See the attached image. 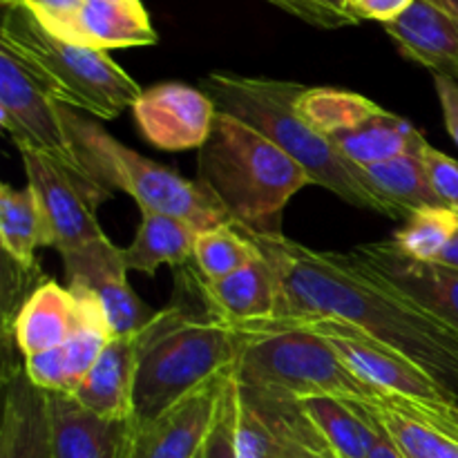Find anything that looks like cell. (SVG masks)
<instances>
[{"mask_svg":"<svg viewBox=\"0 0 458 458\" xmlns=\"http://www.w3.org/2000/svg\"><path fill=\"white\" fill-rule=\"evenodd\" d=\"M244 233L277 276L280 302L276 318L267 322H349L416 362L450 394L452 401H458V331L454 327L405 295L358 273L344 262L343 253L309 249L286 235Z\"/></svg>","mask_w":458,"mask_h":458,"instance_id":"1","label":"cell"},{"mask_svg":"<svg viewBox=\"0 0 458 458\" xmlns=\"http://www.w3.org/2000/svg\"><path fill=\"white\" fill-rule=\"evenodd\" d=\"M199 88L213 98L217 112L244 121L293 157L311 174L316 186L327 188L356 208L387 217L385 206L362 182L360 168L353 165L329 137L318 132L300 116L295 103L307 85L210 72L201 79Z\"/></svg>","mask_w":458,"mask_h":458,"instance_id":"2","label":"cell"},{"mask_svg":"<svg viewBox=\"0 0 458 458\" xmlns=\"http://www.w3.org/2000/svg\"><path fill=\"white\" fill-rule=\"evenodd\" d=\"M197 182L204 183L233 224L258 235H284L282 213L311 174L277 143L244 121L217 112L208 141L197 157Z\"/></svg>","mask_w":458,"mask_h":458,"instance_id":"3","label":"cell"},{"mask_svg":"<svg viewBox=\"0 0 458 458\" xmlns=\"http://www.w3.org/2000/svg\"><path fill=\"white\" fill-rule=\"evenodd\" d=\"M242 334L206 309L192 313L173 304L141 331L134 423H148L210 380L235 367Z\"/></svg>","mask_w":458,"mask_h":458,"instance_id":"4","label":"cell"},{"mask_svg":"<svg viewBox=\"0 0 458 458\" xmlns=\"http://www.w3.org/2000/svg\"><path fill=\"white\" fill-rule=\"evenodd\" d=\"M0 45L7 47L61 106L114 119L141 97V85L107 52L58 38L18 0H0Z\"/></svg>","mask_w":458,"mask_h":458,"instance_id":"5","label":"cell"},{"mask_svg":"<svg viewBox=\"0 0 458 458\" xmlns=\"http://www.w3.org/2000/svg\"><path fill=\"white\" fill-rule=\"evenodd\" d=\"M61 119L85 174L106 192L123 191L141 210L173 215L197 231L233 224L217 197L201 182L139 155L116 141L101 123L61 106Z\"/></svg>","mask_w":458,"mask_h":458,"instance_id":"6","label":"cell"},{"mask_svg":"<svg viewBox=\"0 0 458 458\" xmlns=\"http://www.w3.org/2000/svg\"><path fill=\"white\" fill-rule=\"evenodd\" d=\"M242 334L233 376L240 389L259 401L295 403L300 398L334 396L352 403H376L371 389L343 365L322 335L307 329Z\"/></svg>","mask_w":458,"mask_h":458,"instance_id":"7","label":"cell"},{"mask_svg":"<svg viewBox=\"0 0 458 458\" xmlns=\"http://www.w3.org/2000/svg\"><path fill=\"white\" fill-rule=\"evenodd\" d=\"M237 329V327H235ZM277 329H307L322 335L343 365L352 371L356 378L369 385L378 394L387 396H401L420 405H450L452 396L416 362L405 358L403 353L394 352L387 344L369 338L356 329L353 325L343 320H302V322H267V325L242 327L237 331L244 334H258V331H277Z\"/></svg>","mask_w":458,"mask_h":458,"instance_id":"8","label":"cell"},{"mask_svg":"<svg viewBox=\"0 0 458 458\" xmlns=\"http://www.w3.org/2000/svg\"><path fill=\"white\" fill-rule=\"evenodd\" d=\"M0 123L12 134L16 148H31L70 173L89 179L63 125L61 103L3 45H0Z\"/></svg>","mask_w":458,"mask_h":458,"instance_id":"9","label":"cell"},{"mask_svg":"<svg viewBox=\"0 0 458 458\" xmlns=\"http://www.w3.org/2000/svg\"><path fill=\"white\" fill-rule=\"evenodd\" d=\"M18 152L25 165L27 186L34 191L47 224V249H56L63 258L106 237L98 226L97 208L110 199V192L31 148L18 146Z\"/></svg>","mask_w":458,"mask_h":458,"instance_id":"10","label":"cell"},{"mask_svg":"<svg viewBox=\"0 0 458 458\" xmlns=\"http://www.w3.org/2000/svg\"><path fill=\"white\" fill-rule=\"evenodd\" d=\"M36 21L83 47L125 49L157 45L155 27L141 0H18Z\"/></svg>","mask_w":458,"mask_h":458,"instance_id":"11","label":"cell"},{"mask_svg":"<svg viewBox=\"0 0 458 458\" xmlns=\"http://www.w3.org/2000/svg\"><path fill=\"white\" fill-rule=\"evenodd\" d=\"M67 289L94 300L114 335H134L146 329L159 311L148 307L128 282L121 249L110 237L63 255Z\"/></svg>","mask_w":458,"mask_h":458,"instance_id":"12","label":"cell"},{"mask_svg":"<svg viewBox=\"0 0 458 458\" xmlns=\"http://www.w3.org/2000/svg\"><path fill=\"white\" fill-rule=\"evenodd\" d=\"M231 371L148 423L130 419L123 458H199L222 410Z\"/></svg>","mask_w":458,"mask_h":458,"instance_id":"13","label":"cell"},{"mask_svg":"<svg viewBox=\"0 0 458 458\" xmlns=\"http://www.w3.org/2000/svg\"><path fill=\"white\" fill-rule=\"evenodd\" d=\"M343 258L358 273L405 295L458 331V271L441 264L416 262L389 240L360 244L343 253Z\"/></svg>","mask_w":458,"mask_h":458,"instance_id":"14","label":"cell"},{"mask_svg":"<svg viewBox=\"0 0 458 458\" xmlns=\"http://www.w3.org/2000/svg\"><path fill=\"white\" fill-rule=\"evenodd\" d=\"M139 130L159 150H199L213 132V98L186 83H159L143 89L132 106Z\"/></svg>","mask_w":458,"mask_h":458,"instance_id":"15","label":"cell"},{"mask_svg":"<svg viewBox=\"0 0 458 458\" xmlns=\"http://www.w3.org/2000/svg\"><path fill=\"white\" fill-rule=\"evenodd\" d=\"M139 356L141 331L134 335H114L72 398L101 419L130 420L134 414Z\"/></svg>","mask_w":458,"mask_h":458,"instance_id":"16","label":"cell"},{"mask_svg":"<svg viewBox=\"0 0 458 458\" xmlns=\"http://www.w3.org/2000/svg\"><path fill=\"white\" fill-rule=\"evenodd\" d=\"M4 405L0 423V458H54L47 394L7 362L3 374Z\"/></svg>","mask_w":458,"mask_h":458,"instance_id":"17","label":"cell"},{"mask_svg":"<svg viewBox=\"0 0 458 458\" xmlns=\"http://www.w3.org/2000/svg\"><path fill=\"white\" fill-rule=\"evenodd\" d=\"M195 286L204 307L233 327L258 325L271 320L277 313L280 286L276 271L264 255L222 280L204 282L199 273H195Z\"/></svg>","mask_w":458,"mask_h":458,"instance_id":"18","label":"cell"},{"mask_svg":"<svg viewBox=\"0 0 458 458\" xmlns=\"http://www.w3.org/2000/svg\"><path fill=\"white\" fill-rule=\"evenodd\" d=\"M385 31L407 61L458 79V21L437 3L416 0Z\"/></svg>","mask_w":458,"mask_h":458,"instance_id":"19","label":"cell"},{"mask_svg":"<svg viewBox=\"0 0 458 458\" xmlns=\"http://www.w3.org/2000/svg\"><path fill=\"white\" fill-rule=\"evenodd\" d=\"M54 458H123L128 420L92 414L67 394H47Z\"/></svg>","mask_w":458,"mask_h":458,"instance_id":"20","label":"cell"},{"mask_svg":"<svg viewBox=\"0 0 458 458\" xmlns=\"http://www.w3.org/2000/svg\"><path fill=\"white\" fill-rule=\"evenodd\" d=\"M76 309L79 300L67 286L43 280L21 304L12 325L4 329V338H12L25 358L61 347L76 325Z\"/></svg>","mask_w":458,"mask_h":458,"instance_id":"21","label":"cell"},{"mask_svg":"<svg viewBox=\"0 0 458 458\" xmlns=\"http://www.w3.org/2000/svg\"><path fill=\"white\" fill-rule=\"evenodd\" d=\"M295 405L335 458H367L383 437V428L360 403L311 396L300 398Z\"/></svg>","mask_w":458,"mask_h":458,"instance_id":"22","label":"cell"},{"mask_svg":"<svg viewBox=\"0 0 458 458\" xmlns=\"http://www.w3.org/2000/svg\"><path fill=\"white\" fill-rule=\"evenodd\" d=\"M195 235L197 228L183 219L155 210H141V222L134 233V240L121 249V259L128 271L150 277L161 267L179 271L192 262Z\"/></svg>","mask_w":458,"mask_h":458,"instance_id":"23","label":"cell"},{"mask_svg":"<svg viewBox=\"0 0 458 458\" xmlns=\"http://www.w3.org/2000/svg\"><path fill=\"white\" fill-rule=\"evenodd\" d=\"M362 182L380 199L394 222H405L411 213L429 206H443L429 183L420 152L394 157L360 168Z\"/></svg>","mask_w":458,"mask_h":458,"instance_id":"24","label":"cell"},{"mask_svg":"<svg viewBox=\"0 0 458 458\" xmlns=\"http://www.w3.org/2000/svg\"><path fill=\"white\" fill-rule=\"evenodd\" d=\"M331 141L353 165L367 168L407 152H420L428 139L411 121L383 110L367 123L338 134Z\"/></svg>","mask_w":458,"mask_h":458,"instance_id":"25","label":"cell"},{"mask_svg":"<svg viewBox=\"0 0 458 458\" xmlns=\"http://www.w3.org/2000/svg\"><path fill=\"white\" fill-rule=\"evenodd\" d=\"M0 244L22 271H38L36 250L47 249V224L30 186H0Z\"/></svg>","mask_w":458,"mask_h":458,"instance_id":"26","label":"cell"},{"mask_svg":"<svg viewBox=\"0 0 458 458\" xmlns=\"http://www.w3.org/2000/svg\"><path fill=\"white\" fill-rule=\"evenodd\" d=\"M367 414L389 434L405 458H458V437L434 428L414 411L385 401L360 403Z\"/></svg>","mask_w":458,"mask_h":458,"instance_id":"27","label":"cell"},{"mask_svg":"<svg viewBox=\"0 0 458 458\" xmlns=\"http://www.w3.org/2000/svg\"><path fill=\"white\" fill-rule=\"evenodd\" d=\"M295 107L309 125L329 139L367 123L385 110L362 94L338 88H307Z\"/></svg>","mask_w":458,"mask_h":458,"instance_id":"28","label":"cell"},{"mask_svg":"<svg viewBox=\"0 0 458 458\" xmlns=\"http://www.w3.org/2000/svg\"><path fill=\"white\" fill-rule=\"evenodd\" d=\"M259 249L237 224L201 228L195 235L192 262L204 282L222 280L259 258Z\"/></svg>","mask_w":458,"mask_h":458,"instance_id":"29","label":"cell"},{"mask_svg":"<svg viewBox=\"0 0 458 458\" xmlns=\"http://www.w3.org/2000/svg\"><path fill=\"white\" fill-rule=\"evenodd\" d=\"M458 233V210L429 206L411 213L392 235V244L416 262L437 264Z\"/></svg>","mask_w":458,"mask_h":458,"instance_id":"30","label":"cell"},{"mask_svg":"<svg viewBox=\"0 0 458 458\" xmlns=\"http://www.w3.org/2000/svg\"><path fill=\"white\" fill-rule=\"evenodd\" d=\"M267 3L318 30H343V27L360 25V21L347 9L344 0H267Z\"/></svg>","mask_w":458,"mask_h":458,"instance_id":"31","label":"cell"},{"mask_svg":"<svg viewBox=\"0 0 458 458\" xmlns=\"http://www.w3.org/2000/svg\"><path fill=\"white\" fill-rule=\"evenodd\" d=\"M420 157H423L429 183H432L438 201L447 208L458 210V161L438 148L429 146V141L420 150Z\"/></svg>","mask_w":458,"mask_h":458,"instance_id":"32","label":"cell"},{"mask_svg":"<svg viewBox=\"0 0 458 458\" xmlns=\"http://www.w3.org/2000/svg\"><path fill=\"white\" fill-rule=\"evenodd\" d=\"M233 376V371H231ZM199 458H237L235 450V420H233V396H231V378H228L226 396H224L222 410L217 420L208 434L204 450Z\"/></svg>","mask_w":458,"mask_h":458,"instance_id":"33","label":"cell"},{"mask_svg":"<svg viewBox=\"0 0 458 458\" xmlns=\"http://www.w3.org/2000/svg\"><path fill=\"white\" fill-rule=\"evenodd\" d=\"M344 3H347L349 12L360 22L376 21L387 25V22L403 16L416 0H344Z\"/></svg>","mask_w":458,"mask_h":458,"instance_id":"34","label":"cell"},{"mask_svg":"<svg viewBox=\"0 0 458 458\" xmlns=\"http://www.w3.org/2000/svg\"><path fill=\"white\" fill-rule=\"evenodd\" d=\"M434 88H437L438 103L443 110V121H445V130L450 137L454 139L458 146V79L445 74H432Z\"/></svg>","mask_w":458,"mask_h":458,"instance_id":"35","label":"cell"},{"mask_svg":"<svg viewBox=\"0 0 458 458\" xmlns=\"http://www.w3.org/2000/svg\"><path fill=\"white\" fill-rule=\"evenodd\" d=\"M268 423H271V420H268ZM280 438H282V458H335L329 450L309 447L304 445V443H298L293 441V438L284 437V434H280Z\"/></svg>","mask_w":458,"mask_h":458,"instance_id":"36","label":"cell"},{"mask_svg":"<svg viewBox=\"0 0 458 458\" xmlns=\"http://www.w3.org/2000/svg\"><path fill=\"white\" fill-rule=\"evenodd\" d=\"M367 458H405V454L398 450L396 443H394L392 438H389V434L383 429V437H380V441L376 443V447Z\"/></svg>","mask_w":458,"mask_h":458,"instance_id":"37","label":"cell"},{"mask_svg":"<svg viewBox=\"0 0 458 458\" xmlns=\"http://www.w3.org/2000/svg\"><path fill=\"white\" fill-rule=\"evenodd\" d=\"M437 264L452 268V271H458V233L454 235V240L450 242V246L445 249V253L438 258Z\"/></svg>","mask_w":458,"mask_h":458,"instance_id":"38","label":"cell"},{"mask_svg":"<svg viewBox=\"0 0 458 458\" xmlns=\"http://www.w3.org/2000/svg\"><path fill=\"white\" fill-rule=\"evenodd\" d=\"M432 3H437L438 7H443L445 12H450L452 16L458 21V0H432Z\"/></svg>","mask_w":458,"mask_h":458,"instance_id":"39","label":"cell"},{"mask_svg":"<svg viewBox=\"0 0 458 458\" xmlns=\"http://www.w3.org/2000/svg\"><path fill=\"white\" fill-rule=\"evenodd\" d=\"M447 416H450L452 423H454L456 428H458V401L450 403V405H447Z\"/></svg>","mask_w":458,"mask_h":458,"instance_id":"40","label":"cell"}]
</instances>
